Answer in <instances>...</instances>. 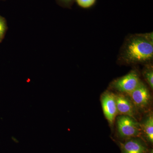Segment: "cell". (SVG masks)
I'll return each mask as SVG.
<instances>
[{"instance_id":"obj_1","label":"cell","mask_w":153,"mask_h":153,"mask_svg":"<svg viewBox=\"0 0 153 153\" xmlns=\"http://www.w3.org/2000/svg\"><path fill=\"white\" fill-rule=\"evenodd\" d=\"M120 57L127 63L150 61L153 57V33L130 36L124 44Z\"/></svg>"},{"instance_id":"obj_2","label":"cell","mask_w":153,"mask_h":153,"mask_svg":"<svg viewBox=\"0 0 153 153\" xmlns=\"http://www.w3.org/2000/svg\"><path fill=\"white\" fill-rule=\"evenodd\" d=\"M117 127L119 136L124 139L138 137L142 134L141 125L133 117L129 116L119 117L117 120Z\"/></svg>"},{"instance_id":"obj_3","label":"cell","mask_w":153,"mask_h":153,"mask_svg":"<svg viewBox=\"0 0 153 153\" xmlns=\"http://www.w3.org/2000/svg\"><path fill=\"white\" fill-rule=\"evenodd\" d=\"M141 82L139 75L135 70H133L126 75L115 79L111 83L113 88L121 93L129 95Z\"/></svg>"},{"instance_id":"obj_4","label":"cell","mask_w":153,"mask_h":153,"mask_svg":"<svg viewBox=\"0 0 153 153\" xmlns=\"http://www.w3.org/2000/svg\"><path fill=\"white\" fill-rule=\"evenodd\" d=\"M128 96L135 107L140 109H145L147 107L150 102L149 91L142 81Z\"/></svg>"},{"instance_id":"obj_5","label":"cell","mask_w":153,"mask_h":153,"mask_svg":"<svg viewBox=\"0 0 153 153\" xmlns=\"http://www.w3.org/2000/svg\"><path fill=\"white\" fill-rule=\"evenodd\" d=\"M101 103L105 116L111 125L118 114L114 94L106 91L101 97Z\"/></svg>"},{"instance_id":"obj_6","label":"cell","mask_w":153,"mask_h":153,"mask_svg":"<svg viewBox=\"0 0 153 153\" xmlns=\"http://www.w3.org/2000/svg\"><path fill=\"white\" fill-rule=\"evenodd\" d=\"M118 114L133 117L135 114V106L129 97L123 94H114Z\"/></svg>"},{"instance_id":"obj_7","label":"cell","mask_w":153,"mask_h":153,"mask_svg":"<svg viewBox=\"0 0 153 153\" xmlns=\"http://www.w3.org/2000/svg\"><path fill=\"white\" fill-rule=\"evenodd\" d=\"M122 153H146V146L145 143L138 137L131 138L121 143Z\"/></svg>"},{"instance_id":"obj_8","label":"cell","mask_w":153,"mask_h":153,"mask_svg":"<svg viewBox=\"0 0 153 153\" xmlns=\"http://www.w3.org/2000/svg\"><path fill=\"white\" fill-rule=\"evenodd\" d=\"M142 133L146 140L150 143H153V117L152 115L149 116L141 125Z\"/></svg>"},{"instance_id":"obj_9","label":"cell","mask_w":153,"mask_h":153,"mask_svg":"<svg viewBox=\"0 0 153 153\" xmlns=\"http://www.w3.org/2000/svg\"><path fill=\"white\" fill-rule=\"evenodd\" d=\"M145 79L151 88H153V70L152 66H147L144 70L143 73Z\"/></svg>"},{"instance_id":"obj_10","label":"cell","mask_w":153,"mask_h":153,"mask_svg":"<svg viewBox=\"0 0 153 153\" xmlns=\"http://www.w3.org/2000/svg\"><path fill=\"white\" fill-rule=\"evenodd\" d=\"M77 4L82 8L87 9L91 7L95 4L96 0H76Z\"/></svg>"},{"instance_id":"obj_11","label":"cell","mask_w":153,"mask_h":153,"mask_svg":"<svg viewBox=\"0 0 153 153\" xmlns=\"http://www.w3.org/2000/svg\"><path fill=\"white\" fill-rule=\"evenodd\" d=\"M6 29V24L4 19L0 17V41H1L4 37Z\"/></svg>"},{"instance_id":"obj_12","label":"cell","mask_w":153,"mask_h":153,"mask_svg":"<svg viewBox=\"0 0 153 153\" xmlns=\"http://www.w3.org/2000/svg\"><path fill=\"white\" fill-rule=\"evenodd\" d=\"M60 1L65 3H69L72 1V0H60Z\"/></svg>"},{"instance_id":"obj_13","label":"cell","mask_w":153,"mask_h":153,"mask_svg":"<svg viewBox=\"0 0 153 153\" xmlns=\"http://www.w3.org/2000/svg\"><path fill=\"white\" fill-rule=\"evenodd\" d=\"M146 153H153V150H151L149 152H146Z\"/></svg>"}]
</instances>
